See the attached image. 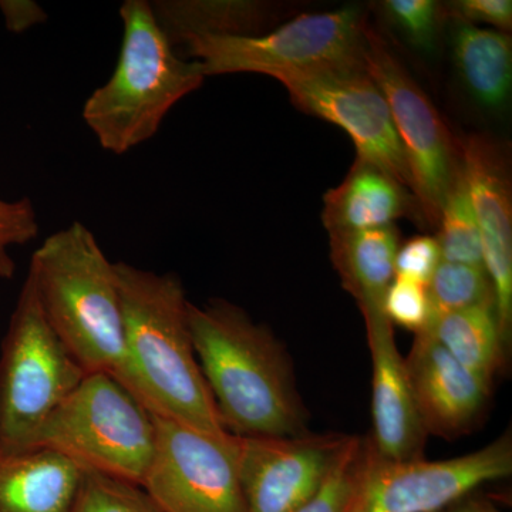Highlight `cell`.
Wrapping results in <instances>:
<instances>
[{"label": "cell", "mask_w": 512, "mask_h": 512, "mask_svg": "<svg viewBox=\"0 0 512 512\" xmlns=\"http://www.w3.org/2000/svg\"><path fill=\"white\" fill-rule=\"evenodd\" d=\"M192 345L222 426L238 437L309 433L291 356L271 329L224 299L190 303Z\"/></svg>", "instance_id": "6da1fadb"}, {"label": "cell", "mask_w": 512, "mask_h": 512, "mask_svg": "<svg viewBox=\"0 0 512 512\" xmlns=\"http://www.w3.org/2000/svg\"><path fill=\"white\" fill-rule=\"evenodd\" d=\"M124 328L123 375L157 416L224 433L220 414L198 365L190 329V301L175 274L114 264Z\"/></svg>", "instance_id": "7a4b0ae2"}, {"label": "cell", "mask_w": 512, "mask_h": 512, "mask_svg": "<svg viewBox=\"0 0 512 512\" xmlns=\"http://www.w3.org/2000/svg\"><path fill=\"white\" fill-rule=\"evenodd\" d=\"M28 275L47 322L83 369L120 380L126 352L116 269L93 232L73 222L50 235Z\"/></svg>", "instance_id": "3957f363"}, {"label": "cell", "mask_w": 512, "mask_h": 512, "mask_svg": "<svg viewBox=\"0 0 512 512\" xmlns=\"http://www.w3.org/2000/svg\"><path fill=\"white\" fill-rule=\"evenodd\" d=\"M120 16L119 62L83 107V120L100 146L117 156L156 136L168 111L205 79L200 64L174 52L151 3L127 0Z\"/></svg>", "instance_id": "277c9868"}, {"label": "cell", "mask_w": 512, "mask_h": 512, "mask_svg": "<svg viewBox=\"0 0 512 512\" xmlns=\"http://www.w3.org/2000/svg\"><path fill=\"white\" fill-rule=\"evenodd\" d=\"M30 447L53 448L84 468L143 487L156 450V421L116 377L89 373Z\"/></svg>", "instance_id": "5b68a950"}, {"label": "cell", "mask_w": 512, "mask_h": 512, "mask_svg": "<svg viewBox=\"0 0 512 512\" xmlns=\"http://www.w3.org/2000/svg\"><path fill=\"white\" fill-rule=\"evenodd\" d=\"M87 375L47 322L28 275L0 350V448H29Z\"/></svg>", "instance_id": "8992f818"}, {"label": "cell", "mask_w": 512, "mask_h": 512, "mask_svg": "<svg viewBox=\"0 0 512 512\" xmlns=\"http://www.w3.org/2000/svg\"><path fill=\"white\" fill-rule=\"evenodd\" d=\"M366 16L359 6L308 13L265 35H200L183 43L204 76L278 77L363 64Z\"/></svg>", "instance_id": "52a82bcc"}, {"label": "cell", "mask_w": 512, "mask_h": 512, "mask_svg": "<svg viewBox=\"0 0 512 512\" xmlns=\"http://www.w3.org/2000/svg\"><path fill=\"white\" fill-rule=\"evenodd\" d=\"M363 60L389 106L409 167L419 217L430 227H437L447 192L460 173V141L386 39L370 25L365 32Z\"/></svg>", "instance_id": "ba28073f"}, {"label": "cell", "mask_w": 512, "mask_h": 512, "mask_svg": "<svg viewBox=\"0 0 512 512\" xmlns=\"http://www.w3.org/2000/svg\"><path fill=\"white\" fill-rule=\"evenodd\" d=\"M511 473L510 431L466 456L437 461L389 460L367 437L365 457L343 512H440Z\"/></svg>", "instance_id": "9c48e42d"}, {"label": "cell", "mask_w": 512, "mask_h": 512, "mask_svg": "<svg viewBox=\"0 0 512 512\" xmlns=\"http://www.w3.org/2000/svg\"><path fill=\"white\" fill-rule=\"evenodd\" d=\"M154 414V413H153ZM156 450L143 488L164 512H247L238 437L154 414Z\"/></svg>", "instance_id": "30bf717a"}, {"label": "cell", "mask_w": 512, "mask_h": 512, "mask_svg": "<svg viewBox=\"0 0 512 512\" xmlns=\"http://www.w3.org/2000/svg\"><path fill=\"white\" fill-rule=\"evenodd\" d=\"M278 82L303 113L342 128L357 158L375 165L412 192L409 167L389 106L366 72L365 63L285 74Z\"/></svg>", "instance_id": "8fae6325"}, {"label": "cell", "mask_w": 512, "mask_h": 512, "mask_svg": "<svg viewBox=\"0 0 512 512\" xmlns=\"http://www.w3.org/2000/svg\"><path fill=\"white\" fill-rule=\"evenodd\" d=\"M238 437V436H237ZM348 436L238 437L247 512H298L328 476Z\"/></svg>", "instance_id": "7c38bea8"}, {"label": "cell", "mask_w": 512, "mask_h": 512, "mask_svg": "<svg viewBox=\"0 0 512 512\" xmlns=\"http://www.w3.org/2000/svg\"><path fill=\"white\" fill-rule=\"evenodd\" d=\"M461 174L480 231L483 266L493 282L501 335L510 348L512 330V197L504 151L490 138L460 141Z\"/></svg>", "instance_id": "4fadbf2b"}, {"label": "cell", "mask_w": 512, "mask_h": 512, "mask_svg": "<svg viewBox=\"0 0 512 512\" xmlns=\"http://www.w3.org/2000/svg\"><path fill=\"white\" fill-rule=\"evenodd\" d=\"M404 366L429 436L453 440L473 430L490 400L491 384L460 365L429 330L414 335Z\"/></svg>", "instance_id": "5bb4252c"}, {"label": "cell", "mask_w": 512, "mask_h": 512, "mask_svg": "<svg viewBox=\"0 0 512 512\" xmlns=\"http://www.w3.org/2000/svg\"><path fill=\"white\" fill-rule=\"evenodd\" d=\"M372 356V441L377 453L396 461L424 458L429 434L414 403L404 357L384 311L362 313Z\"/></svg>", "instance_id": "9a60e30c"}, {"label": "cell", "mask_w": 512, "mask_h": 512, "mask_svg": "<svg viewBox=\"0 0 512 512\" xmlns=\"http://www.w3.org/2000/svg\"><path fill=\"white\" fill-rule=\"evenodd\" d=\"M84 467L49 447L0 448V512H74Z\"/></svg>", "instance_id": "2e32d148"}, {"label": "cell", "mask_w": 512, "mask_h": 512, "mask_svg": "<svg viewBox=\"0 0 512 512\" xmlns=\"http://www.w3.org/2000/svg\"><path fill=\"white\" fill-rule=\"evenodd\" d=\"M417 212L412 192L392 175L356 158L345 180L323 198V227L329 232L390 227Z\"/></svg>", "instance_id": "e0dca14e"}, {"label": "cell", "mask_w": 512, "mask_h": 512, "mask_svg": "<svg viewBox=\"0 0 512 512\" xmlns=\"http://www.w3.org/2000/svg\"><path fill=\"white\" fill-rule=\"evenodd\" d=\"M330 259L360 312L384 311L399 249V231L390 227L330 232Z\"/></svg>", "instance_id": "ac0fdd59"}, {"label": "cell", "mask_w": 512, "mask_h": 512, "mask_svg": "<svg viewBox=\"0 0 512 512\" xmlns=\"http://www.w3.org/2000/svg\"><path fill=\"white\" fill-rule=\"evenodd\" d=\"M454 62L481 107L497 111L507 106L512 86V43L507 33L463 23L454 36Z\"/></svg>", "instance_id": "d6986e66"}, {"label": "cell", "mask_w": 512, "mask_h": 512, "mask_svg": "<svg viewBox=\"0 0 512 512\" xmlns=\"http://www.w3.org/2000/svg\"><path fill=\"white\" fill-rule=\"evenodd\" d=\"M426 330L460 365L493 386L507 362L508 350L494 306L431 316Z\"/></svg>", "instance_id": "ffe728a7"}, {"label": "cell", "mask_w": 512, "mask_h": 512, "mask_svg": "<svg viewBox=\"0 0 512 512\" xmlns=\"http://www.w3.org/2000/svg\"><path fill=\"white\" fill-rule=\"evenodd\" d=\"M437 227L441 261L483 265L480 231L461 168L447 192Z\"/></svg>", "instance_id": "44dd1931"}, {"label": "cell", "mask_w": 512, "mask_h": 512, "mask_svg": "<svg viewBox=\"0 0 512 512\" xmlns=\"http://www.w3.org/2000/svg\"><path fill=\"white\" fill-rule=\"evenodd\" d=\"M427 295L433 316L474 306L495 308L493 282L483 265L441 261L427 285Z\"/></svg>", "instance_id": "7402d4cb"}, {"label": "cell", "mask_w": 512, "mask_h": 512, "mask_svg": "<svg viewBox=\"0 0 512 512\" xmlns=\"http://www.w3.org/2000/svg\"><path fill=\"white\" fill-rule=\"evenodd\" d=\"M74 512H164L141 485L84 468Z\"/></svg>", "instance_id": "603a6c76"}, {"label": "cell", "mask_w": 512, "mask_h": 512, "mask_svg": "<svg viewBox=\"0 0 512 512\" xmlns=\"http://www.w3.org/2000/svg\"><path fill=\"white\" fill-rule=\"evenodd\" d=\"M367 437L348 436L328 476L298 512H343L365 457Z\"/></svg>", "instance_id": "cb8c5ba5"}, {"label": "cell", "mask_w": 512, "mask_h": 512, "mask_svg": "<svg viewBox=\"0 0 512 512\" xmlns=\"http://www.w3.org/2000/svg\"><path fill=\"white\" fill-rule=\"evenodd\" d=\"M387 19L402 32L414 49L431 53L436 49L443 6L434 0H386Z\"/></svg>", "instance_id": "d4e9b609"}, {"label": "cell", "mask_w": 512, "mask_h": 512, "mask_svg": "<svg viewBox=\"0 0 512 512\" xmlns=\"http://www.w3.org/2000/svg\"><path fill=\"white\" fill-rule=\"evenodd\" d=\"M37 212L29 198L6 201L0 198V279L9 281L16 274V264L10 256L13 245H25L39 235Z\"/></svg>", "instance_id": "484cf974"}, {"label": "cell", "mask_w": 512, "mask_h": 512, "mask_svg": "<svg viewBox=\"0 0 512 512\" xmlns=\"http://www.w3.org/2000/svg\"><path fill=\"white\" fill-rule=\"evenodd\" d=\"M384 313L392 325L412 330L414 335L423 332L433 316L426 286L394 276L384 298Z\"/></svg>", "instance_id": "4316f807"}, {"label": "cell", "mask_w": 512, "mask_h": 512, "mask_svg": "<svg viewBox=\"0 0 512 512\" xmlns=\"http://www.w3.org/2000/svg\"><path fill=\"white\" fill-rule=\"evenodd\" d=\"M441 262L439 241L430 235H417L397 249L394 274L423 286L429 285Z\"/></svg>", "instance_id": "83f0119b"}, {"label": "cell", "mask_w": 512, "mask_h": 512, "mask_svg": "<svg viewBox=\"0 0 512 512\" xmlns=\"http://www.w3.org/2000/svg\"><path fill=\"white\" fill-rule=\"evenodd\" d=\"M450 8L464 25L484 23L500 29V32L510 30L512 26L511 0H457L451 3Z\"/></svg>", "instance_id": "f1b7e54d"}, {"label": "cell", "mask_w": 512, "mask_h": 512, "mask_svg": "<svg viewBox=\"0 0 512 512\" xmlns=\"http://www.w3.org/2000/svg\"><path fill=\"white\" fill-rule=\"evenodd\" d=\"M6 28L13 33H22L37 23L45 22L46 13L35 2L28 0H3L0 2Z\"/></svg>", "instance_id": "f546056e"}, {"label": "cell", "mask_w": 512, "mask_h": 512, "mask_svg": "<svg viewBox=\"0 0 512 512\" xmlns=\"http://www.w3.org/2000/svg\"><path fill=\"white\" fill-rule=\"evenodd\" d=\"M440 512H501L497 505L485 498H471L470 495Z\"/></svg>", "instance_id": "4dcf8cb0"}]
</instances>
